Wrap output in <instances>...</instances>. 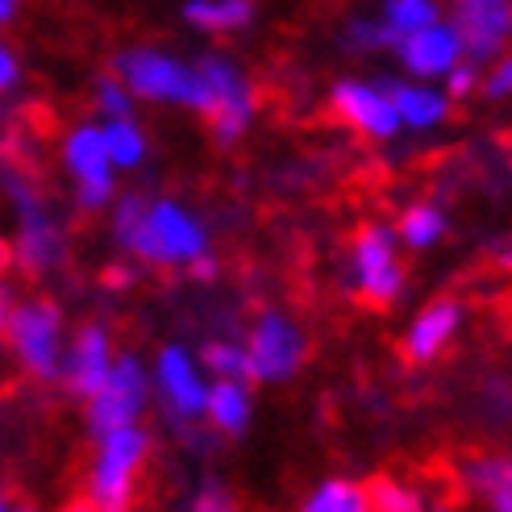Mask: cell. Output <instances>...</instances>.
Returning <instances> with one entry per match:
<instances>
[{
  "mask_svg": "<svg viewBox=\"0 0 512 512\" xmlns=\"http://www.w3.org/2000/svg\"><path fill=\"white\" fill-rule=\"evenodd\" d=\"M109 229H113L117 246L130 254L134 263H146V267L188 271L204 254H213L209 225L175 196L125 192L109 209Z\"/></svg>",
  "mask_w": 512,
  "mask_h": 512,
  "instance_id": "obj_1",
  "label": "cell"
},
{
  "mask_svg": "<svg viewBox=\"0 0 512 512\" xmlns=\"http://www.w3.org/2000/svg\"><path fill=\"white\" fill-rule=\"evenodd\" d=\"M5 196L13 204V242L9 259L25 275H50L59 271L67 259V229L59 213L46 204L42 188L34 184V175L21 163L5 167Z\"/></svg>",
  "mask_w": 512,
  "mask_h": 512,
  "instance_id": "obj_2",
  "label": "cell"
},
{
  "mask_svg": "<svg viewBox=\"0 0 512 512\" xmlns=\"http://www.w3.org/2000/svg\"><path fill=\"white\" fill-rule=\"evenodd\" d=\"M113 71L146 105H179L200 117L209 109V75H204L200 59L188 63L159 46H130L113 59Z\"/></svg>",
  "mask_w": 512,
  "mask_h": 512,
  "instance_id": "obj_3",
  "label": "cell"
},
{
  "mask_svg": "<svg viewBox=\"0 0 512 512\" xmlns=\"http://www.w3.org/2000/svg\"><path fill=\"white\" fill-rule=\"evenodd\" d=\"M5 342L17 358V367L38 379V383H63V358H67V329L55 300L30 296V300H9L5 296Z\"/></svg>",
  "mask_w": 512,
  "mask_h": 512,
  "instance_id": "obj_4",
  "label": "cell"
},
{
  "mask_svg": "<svg viewBox=\"0 0 512 512\" xmlns=\"http://www.w3.org/2000/svg\"><path fill=\"white\" fill-rule=\"evenodd\" d=\"M155 438L146 433V425H125L113 429L105 438H96V454L88 467L84 483V500L96 512H125L138 496V479L150 458Z\"/></svg>",
  "mask_w": 512,
  "mask_h": 512,
  "instance_id": "obj_5",
  "label": "cell"
},
{
  "mask_svg": "<svg viewBox=\"0 0 512 512\" xmlns=\"http://www.w3.org/2000/svg\"><path fill=\"white\" fill-rule=\"evenodd\" d=\"M400 250H404V242L396 234V225H383V221L363 225L350 238L346 267H342V284L358 300H367L371 309H388V304H396L400 292H404Z\"/></svg>",
  "mask_w": 512,
  "mask_h": 512,
  "instance_id": "obj_6",
  "label": "cell"
},
{
  "mask_svg": "<svg viewBox=\"0 0 512 512\" xmlns=\"http://www.w3.org/2000/svg\"><path fill=\"white\" fill-rule=\"evenodd\" d=\"M150 375H155V400H159L171 429H196L204 417H209L213 379H209V371H204L200 354H192L179 342H167L155 354Z\"/></svg>",
  "mask_w": 512,
  "mask_h": 512,
  "instance_id": "obj_7",
  "label": "cell"
},
{
  "mask_svg": "<svg viewBox=\"0 0 512 512\" xmlns=\"http://www.w3.org/2000/svg\"><path fill=\"white\" fill-rule=\"evenodd\" d=\"M63 171L71 179V192L75 204L84 213H100V209H113L117 192V163L109 155V142L100 121H80L71 125L67 138H63Z\"/></svg>",
  "mask_w": 512,
  "mask_h": 512,
  "instance_id": "obj_8",
  "label": "cell"
},
{
  "mask_svg": "<svg viewBox=\"0 0 512 512\" xmlns=\"http://www.w3.org/2000/svg\"><path fill=\"white\" fill-rule=\"evenodd\" d=\"M200 67L209 75V109L204 125L217 138V146H238L259 113V96H254L250 75L229 55H200Z\"/></svg>",
  "mask_w": 512,
  "mask_h": 512,
  "instance_id": "obj_9",
  "label": "cell"
},
{
  "mask_svg": "<svg viewBox=\"0 0 512 512\" xmlns=\"http://www.w3.org/2000/svg\"><path fill=\"white\" fill-rule=\"evenodd\" d=\"M155 396V375H150L134 354H117L113 375L100 383V392L84 400V417L92 438H105L113 429L142 425L146 404Z\"/></svg>",
  "mask_w": 512,
  "mask_h": 512,
  "instance_id": "obj_10",
  "label": "cell"
},
{
  "mask_svg": "<svg viewBox=\"0 0 512 512\" xmlns=\"http://www.w3.org/2000/svg\"><path fill=\"white\" fill-rule=\"evenodd\" d=\"M246 354L254 383H288L309 358V342L288 313L267 309L246 329Z\"/></svg>",
  "mask_w": 512,
  "mask_h": 512,
  "instance_id": "obj_11",
  "label": "cell"
},
{
  "mask_svg": "<svg viewBox=\"0 0 512 512\" xmlns=\"http://www.w3.org/2000/svg\"><path fill=\"white\" fill-rule=\"evenodd\" d=\"M329 109H334V117L346 130H354L367 142H379V146L396 142L404 130L388 80H379V84L375 80H338L329 88Z\"/></svg>",
  "mask_w": 512,
  "mask_h": 512,
  "instance_id": "obj_12",
  "label": "cell"
},
{
  "mask_svg": "<svg viewBox=\"0 0 512 512\" xmlns=\"http://www.w3.org/2000/svg\"><path fill=\"white\" fill-rule=\"evenodd\" d=\"M446 17L467 42V59L483 67L512 46V0H446Z\"/></svg>",
  "mask_w": 512,
  "mask_h": 512,
  "instance_id": "obj_13",
  "label": "cell"
},
{
  "mask_svg": "<svg viewBox=\"0 0 512 512\" xmlns=\"http://www.w3.org/2000/svg\"><path fill=\"white\" fill-rule=\"evenodd\" d=\"M392 55H396L400 71L417 75V80H438L442 84L446 75L467 59V42L450 25V17H442V21L425 25V30L400 38V46L392 50Z\"/></svg>",
  "mask_w": 512,
  "mask_h": 512,
  "instance_id": "obj_14",
  "label": "cell"
},
{
  "mask_svg": "<svg viewBox=\"0 0 512 512\" xmlns=\"http://www.w3.org/2000/svg\"><path fill=\"white\" fill-rule=\"evenodd\" d=\"M113 363H117V350H113L109 329L100 325V321H84V325L71 334V342H67L63 388H67L75 400H88V396L100 392V383L113 375Z\"/></svg>",
  "mask_w": 512,
  "mask_h": 512,
  "instance_id": "obj_15",
  "label": "cell"
},
{
  "mask_svg": "<svg viewBox=\"0 0 512 512\" xmlns=\"http://www.w3.org/2000/svg\"><path fill=\"white\" fill-rule=\"evenodd\" d=\"M458 329H463V304L450 300V296H438V300H429L413 321H408L400 350H404V358L413 367H425V363L442 358L454 346Z\"/></svg>",
  "mask_w": 512,
  "mask_h": 512,
  "instance_id": "obj_16",
  "label": "cell"
},
{
  "mask_svg": "<svg viewBox=\"0 0 512 512\" xmlns=\"http://www.w3.org/2000/svg\"><path fill=\"white\" fill-rule=\"evenodd\" d=\"M392 88V100L400 109V121L404 130L413 134H429L450 117V105L454 96L446 88H438V80H417V75H404V80H388Z\"/></svg>",
  "mask_w": 512,
  "mask_h": 512,
  "instance_id": "obj_17",
  "label": "cell"
},
{
  "mask_svg": "<svg viewBox=\"0 0 512 512\" xmlns=\"http://www.w3.org/2000/svg\"><path fill=\"white\" fill-rule=\"evenodd\" d=\"M463 488L488 512H512V450L467 458L463 463Z\"/></svg>",
  "mask_w": 512,
  "mask_h": 512,
  "instance_id": "obj_18",
  "label": "cell"
},
{
  "mask_svg": "<svg viewBox=\"0 0 512 512\" xmlns=\"http://www.w3.org/2000/svg\"><path fill=\"white\" fill-rule=\"evenodd\" d=\"M254 379H238V375H217L209 388V417L204 425L225 433V438H242L254 417Z\"/></svg>",
  "mask_w": 512,
  "mask_h": 512,
  "instance_id": "obj_19",
  "label": "cell"
},
{
  "mask_svg": "<svg viewBox=\"0 0 512 512\" xmlns=\"http://www.w3.org/2000/svg\"><path fill=\"white\" fill-rule=\"evenodd\" d=\"M184 21L200 34H238L254 21V0H188Z\"/></svg>",
  "mask_w": 512,
  "mask_h": 512,
  "instance_id": "obj_20",
  "label": "cell"
},
{
  "mask_svg": "<svg viewBox=\"0 0 512 512\" xmlns=\"http://www.w3.org/2000/svg\"><path fill=\"white\" fill-rule=\"evenodd\" d=\"M446 229H450V217L438 209L433 200H417V204H408V209L396 217V234L404 242V250H433L442 238H446Z\"/></svg>",
  "mask_w": 512,
  "mask_h": 512,
  "instance_id": "obj_21",
  "label": "cell"
},
{
  "mask_svg": "<svg viewBox=\"0 0 512 512\" xmlns=\"http://www.w3.org/2000/svg\"><path fill=\"white\" fill-rule=\"evenodd\" d=\"M100 130H105V142H109V155H113L117 171H138L150 159V138L134 121V113L100 117Z\"/></svg>",
  "mask_w": 512,
  "mask_h": 512,
  "instance_id": "obj_22",
  "label": "cell"
},
{
  "mask_svg": "<svg viewBox=\"0 0 512 512\" xmlns=\"http://www.w3.org/2000/svg\"><path fill=\"white\" fill-rule=\"evenodd\" d=\"M304 512H367L371 508V488H363V483L354 479H321L317 488L304 496L300 504Z\"/></svg>",
  "mask_w": 512,
  "mask_h": 512,
  "instance_id": "obj_23",
  "label": "cell"
},
{
  "mask_svg": "<svg viewBox=\"0 0 512 512\" xmlns=\"http://www.w3.org/2000/svg\"><path fill=\"white\" fill-rule=\"evenodd\" d=\"M379 17L388 21V30L400 46V38L425 30V25L442 21L446 17V0H383L379 5Z\"/></svg>",
  "mask_w": 512,
  "mask_h": 512,
  "instance_id": "obj_24",
  "label": "cell"
},
{
  "mask_svg": "<svg viewBox=\"0 0 512 512\" xmlns=\"http://www.w3.org/2000/svg\"><path fill=\"white\" fill-rule=\"evenodd\" d=\"M342 46L350 55H379V50H396V38L388 30V21L375 17H350L342 30Z\"/></svg>",
  "mask_w": 512,
  "mask_h": 512,
  "instance_id": "obj_25",
  "label": "cell"
},
{
  "mask_svg": "<svg viewBox=\"0 0 512 512\" xmlns=\"http://www.w3.org/2000/svg\"><path fill=\"white\" fill-rule=\"evenodd\" d=\"M200 363L213 379L217 375H238V379H250V354H246V342H234V338H209L200 350Z\"/></svg>",
  "mask_w": 512,
  "mask_h": 512,
  "instance_id": "obj_26",
  "label": "cell"
},
{
  "mask_svg": "<svg viewBox=\"0 0 512 512\" xmlns=\"http://www.w3.org/2000/svg\"><path fill=\"white\" fill-rule=\"evenodd\" d=\"M367 488H371V508L379 512H421L425 508L421 488H413V483H404L396 475H379Z\"/></svg>",
  "mask_w": 512,
  "mask_h": 512,
  "instance_id": "obj_27",
  "label": "cell"
},
{
  "mask_svg": "<svg viewBox=\"0 0 512 512\" xmlns=\"http://www.w3.org/2000/svg\"><path fill=\"white\" fill-rule=\"evenodd\" d=\"M134 105H138V96H134V88L121 80V75L109 67V75H100V80L92 84V109L100 113V117H117V113H134Z\"/></svg>",
  "mask_w": 512,
  "mask_h": 512,
  "instance_id": "obj_28",
  "label": "cell"
},
{
  "mask_svg": "<svg viewBox=\"0 0 512 512\" xmlns=\"http://www.w3.org/2000/svg\"><path fill=\"white\" fill-rule=\"evenodd\" d=\"M479 404H483V413H488L492 421L508 425V421H512V379H504V375L483 379V388H479Z\"/></svg>",
  "mask_w": 512,
  "mask_h": 512,
  "instance_id": "obj_29",
  "label": "cell"
},
{
  "mask_svg": "<svg viewBox=\"0 0 512 512\" xmlns=\"http://www.w3.org/2000/svg\"><path fill=\"white\" fill-rule=\"evenodd\" d=\"M483 100H512V46L483 67Z\"/></svg>",
  "mask_w": 512,
  "mask_h": 512,
  "instance_id": "obj_30",
  "label": "cell"
},
{
  "mask_svg": "<svg viewBox=\"0 0 512 512\" xmlns=\"http://www.w3.org/2000/svg\"><path fill=\"white\" fill-rule=\"evenodd\" d=\"M188 508L192 512H234V492H229L221 479H204L188 496Z\"/></svg>",
  "mask_w": 512,
  "mask_h": 512,
  "instance_id": "obj_31",
  "label": "cell"
},
{
  "mask_svg": "<svg viewBox=\"0 0 512 512\" xmlns=\"http://www.w3.org/2000/svg\"><path fill=\"white\" fill-rule=\"evenodd\" d=\"M442 88L454 96V105H458V100H467L471 92H479V88H483V63L463 59V63H458V67L446 75V80H442Z\"/></svg>",
  "mask_w": 512,
  "mask_h": 512,
  "instance_id": "obj_32",
  "label": "cell"
},
{
  "mask_svg": "<svg viewBox=\"0 0 512 512\" xmlns=\"http://www.w3.org/2000/svg\"><path fill=\"white\" fill-rule=\"evenodd\" d=\"M21 88V59L13 55V46H0V92L13 96Z\"/></svg>",
  "mask_w": 512,
  "mask_h": 512,
  "instance_id": "obj_33",
  "label": "cell"
},
{
  "mask_svg": "<svg viewBox=\"0 0 512 512\" xmlns=\"http://www.w3.org/2000/svg\"><path fill=\"white\" fill-rule=\"evenodd\" d=\"M488 263H492L496 271L512 275V229H508V234H500V238H492V246H488Z\"/></svg>",
  "mask_w": 512,
  "mask_h": 512,
  "instance_id": "obj_34",
  "label": "cell"
},
{
  "mask_svg": "<svg viewBox=\"0 0 512 512\" xmlns=\"http://www.w3.org/2000/svg\"><path fill=\"white\" fill-rule=\"evenodd\" d=\"M134 284V267H125V263H117V267H109L105 271V288H130Z\"/></svg>",
  "mask_w": 512,
  "mask_h": 512,
  "instance_id": "obj_35",
  "label": "cell"
},
{
  "mask_svg": "<svg viewBox=\"0 0 512 512\" xmlns=\"http://www.w3.org/2000/svg\"><path fill=\"white\" fill-rule=\"evenodd\" d=\"M188 275H192V279H200V284H209V279L217 275V259H213V254H204V259H200L196 267H188Z\"/></svg>",
  "mask_w": 512,
  "mask_h": 512,
  "instance_id": "obj_36",
  "label": "cell"
},
{
  "mask_svg": "<svg viewBox=\"0 0 512 512\" xmlns=\"http://www.w3.org/2000/svg\"><path fill=\"white\" fill-rule=\"evenodd\" d=\"M17 9H21V0H0V25H13Z\"/></svg>",
  "mask_w": 512,
  "mask_h": 512,
  "instance_id": "obj_37",
  "label": "cell"
}]
</instances>
